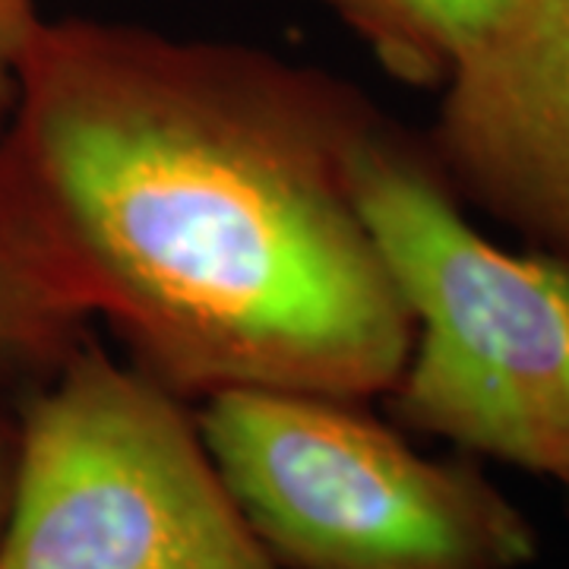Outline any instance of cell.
<instances>
[{"instance_id": "6da1fadb", "label": "cell", "mask_w": 569, "mask_h": 569, "mask_svg": "<svg viewBox=\"0 0 569 569\" xmlns=\"http://www.w3.org/2000/svg\"><path fill=\"white\" fill-rule=\"evenodd\" d=\"M380 108L231 41L44 20L0 187L130 365L181 399H383L415 323L351 187Z\"/></svg>"}, {"instance_id": "7a4b0ae2", "label": "cell", "mask_w": 569, "mask_h": 569, "mask_svg": "<svg viewBox=\"0 0 569 569\" xmlns=\"http://www.w3.org/2000/svg\"><path fill=\"white\" fill-rule=\"evenodd\" d=\"M351 187L415 339L383 396L392 425L569 488V269L488 241L425 137L383 111Z\"/></svg>"}, {"instance_id": "3957f363", "label": "cell", "mask_w": 569, "mask_h": 569, "mask_svg": "<svg viewBox=\"0 0 569 569\" xmlns=\"http://www.w3.org/2000/svg\"><path fill=\"white\" fill-rule=\"evenodd\" d=\"M197 421L279 569H522L538 557V531L478 459L425 456L365 402L228 389Z\"/></svg>"}, {"instance_id": "277c9868", "label": "cell", "mask_w": 569, "mask_h": 569, "mask_svg": "<svg viewBox=\"0 0 569 569\" xmlns=\"http://www.w3.org/2000/svg\"><path fill=\"white\" fill-rule=\"evenodd\" d=\"M0 569H279L187 399L86 339L17 406Z\"/></svg>"}, {"instance_id": "5b68a950", "label": "cell", "mask_w": 569, "mask_h": 569, "mask_svg": "<svg viewBox=\"0 0 569 569\" xmlns=\"http://www.w3.org/2000/svg\"><path fill=\"white\" fill-rule=\"evenodd\" d=\"M440 92L425 140L452 193L569 269V0H509Z\"/></svg>"}, {"instance_id": "8992f818", "label": "cell", "mask_w": 569, "mask_h": 569, "mask_svg": "<svg viewBox=\"0 0 569 569\" xmlns=\"http://www.w3.org/2000/svg\"><path fill=\"white\" fill-rule=\"evenodd\" d=\"M92 313L0 187V406L32 389L89 339Z\"/></svg>"}, {"instance_id": "52a82bcc", "label": "cell", "mask_w": 569, "mask_h": 569, "mask_svg": "<svg viewBox=\"0 0 569 569\" xmlns=\"http://www.w3.org/2000/svg\"><path fill=\"white\" fill-rule=\"evenodd\" d=\"M406 86L443 89L509 0H320Z\"/></svg>"}, {"instance_id": "ba28073f", "label": "cell", "mask_w": 569, "mask_h": 569, "mask_svg": "<svg viewBox=\"0 0 569 569\" xmlns=\"http://www.w3.org/2000/svg\"><path fill=\"white\" fill-rule=\"evenodd\" d=\"M41 22L39 0H0V133L17 102L22 61Z\"/></svg>"}, {"instance_id": "9c48e42d", "label": "cell", "mask_w": 569, "mask_h": 569, "mask_svg": "<svg viewBox=\"0 0 569 569\" xmlns=\"http://www.w3.org/2000/svg\"><path fill=\"white\" fill-rule=\"evenodd\" d=\"M13 462H17V406H0V531L10 503Z\"/></svg>"}]
</instances>
